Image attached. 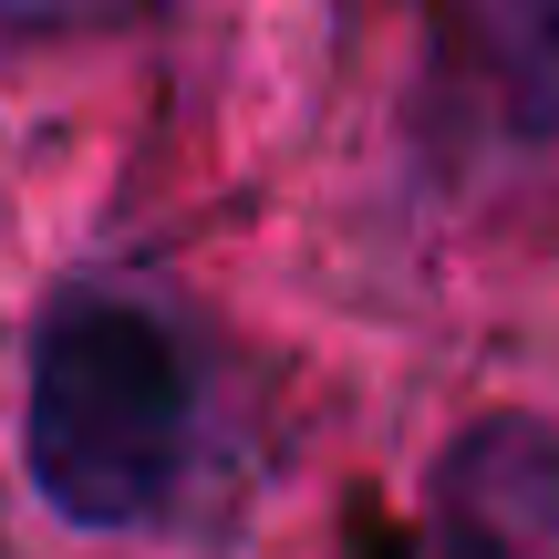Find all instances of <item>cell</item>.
Segmentation results:
<instances>
[{
	"label": "cell",
	"instance_id": "obj_1",
	"mask_svg": "<svg viewBox=\"0 0 559 559\" xmlns=\"http://www.w3.org/2000/svg\"><path fill=\"white\" fill-rule=\"evenodd\" d=\"M198 445V373L156 300L62 290L21 362V466L73 528H145Z\"/></svg>",
	"mask_w": 559,
	"mask_h": 559
},
{
	"label": "cell",
	"instance_id": "obj_2",
	"mask_svg": "<svg viewBox=\"0 0 559 559\" xmlns=\"http://www.w3.org/2000/svg\"><path fill=\"white\" fill-rule=\"evenodd\" d=\"M559 549V425L477 415L425 477V559H549Z\"/></svg>",
	"mask_w": 559,
	"mask_h": 559
},
{
	"label": "cell",
	"instance_id": "obj_3",
	"mask_svg": "<svg viewBox=\"0 0 559 559\" xmlns=\"http://www.w3.org/2000/svg\"><path fill=\"white\" fill-rule=\"evenodd\" d=\"M445 62V104L487 145L559 135V0H425Z\"/></svg>",
	"mask_w": 559,
	"mask_h": 559
},
{
	"label": "cell",
	"instance_id": "obj_4",
	"mask_svg": "<svg viewBox=\"0 0 559 559\" xmlns=\"http://www.w3.org/2000/svg\"><path fill=\"white\" fill-rule=\"evenodd\" d=\"M187 0H0V41H94V32H145Z\"/></svg>",
	"mask_w": 559,
	"mask_h": 559
}]
</instances>
